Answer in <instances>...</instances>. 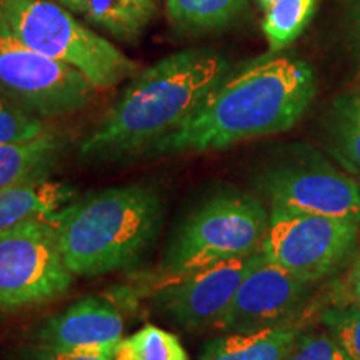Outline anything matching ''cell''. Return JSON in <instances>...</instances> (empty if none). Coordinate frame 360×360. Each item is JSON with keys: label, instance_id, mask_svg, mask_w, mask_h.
Masks as SVG:
<instances>
[{"label": "cell", "instance_id": "5bb4252c", "mask_svg": "<svg viewBox=\"0 0 360 360\" xmlns=\"http://www.w3.org/2000/svg\"><path fill=\"white\" fill-rule=\"evenodd\" d=\"M75 188L49 177L0 191V232L34 219H49L75 199Z\"/></svg>", "mask_w": 360, "mask_h": 360}, {"label": "cell", "instance_id": "4fadbf2b", "mask_svg": "<svg viewBox=\"0 0 360 360\" xmlns=\"http://www.w3.org/2000/svg\"><path fill=\"white\" fill-rule=\"evenodd\" d=\"M67 152V139L49 130L32 141L0 143V191L51 177Z\"/></svg>", "mask_w": 360, "mask_h": 360}, {"label": "cell", "instance_id": "f1b7e54d", "mask_svg": "<svg viewBox=\"0 0 360 360\" xmlns=\"http://www.w3.org/2000/svg\"><path fill=\"white\" fill-rule=\"evenodd\" d=\"M359 182H360V180H359Z\"/></svg>", "mask_w": 360, "mask_h": 360}, {"label": "cell", "instance_id": "9c48e42d", "mask_svg": "<svg viewBox=\"0 0 360 360\" xmlns=\"http://www.w3.org/2000/svg\"><path fill=\"white\" fill-rule=\"evenodd\" d=\"M259 186L270 205L360 224V182L314 152L272 164Z\"/></svg>", "mask_w": 360, "mask_h": 360}, {"label": "cell", "instance_id": "ba28073f", "mask_svg": "<svg viewBox=\"0 0 360 360\" xmlns=\"http://www.w3.org/2000/svg\"><path fill=\"white\" fill-rule=\"evenodd\" d=\"M97 90L74 67L32 51L0 27V94L40 119L80 112Z\"/></svg>", "mask_w": 360, "mask_h": 360}, {"label": "cell", "instance_id": "3957f363", "mask_svg": "<svg viewBox=\"0 0 360 360\" xmlns=\"http://www.w3.org/2000/svg\"><path fill=\"white\" fill-rule=\"evenodd\" d=\"M49 219L70 272L97 277L143 257L160 231L164 200L154 184L137 182L87 193Z\"/></svg>", "mask_w": 360, "mask_h": 360}, {"label": "cell", "instance_id": "d6986e66", "mask_svg": "<svg viewBox=\"0 0 360 360\" xmlns=\"http://www.w3.org/2000/svg\"><path fill=\"white\" fill-rule=\"evenodd\" d=\"M319 0H276L264 11L262 32L269 53H281L304 32Z\"/></svg>", "mask_w": 360, "mask_h": 360}, {"label": "cell", "instance_id": "83f0119b", "mask_svg": "<svg viewBox=\"0 0 360 360\" xmlns=\"http://www.w3.org/2000/svg\"><path fill=\"white\" fill-rule=\"evenodd\" d=\"M359 34H360V11H359Z\"/></svg>", "mask_w": 360, "mask_h": 360}, {"label": "cell", "instance_id": "5b68a950", "mask_svg": "<svg viewBox=\"0 0 360 360\" xmlns=\"http://www.w3.org/2000/svg\"><path fill=\"white\" fill-rule=\"evenodd\" d=\"M267 227L269 212L255 197L238 192L212 195L180 225L164 254L159 282L255 254L262 249Z\"/></svg>", "mask_w": 360, "mask_h": 360}, {"label": "cell", "instance_id": "e0dca14e", "mask_svg": "<svg viewBox=\"0 0 360 360\" xmlns=\"http://www.w3.org/2000/svg\"><path fill=\"white\" fill-rule=\"evenodd\" d=\"M249 0H164L179 32L202 35L222 30L242 15Z\"/></svg>", "mask_w": 360, "mask_h": 360}, {"label": "cell", "instance_id": "6da1fadb", "mask_svg": "<svg viewBox=\"0 0 360 360\" xmlns=\"http://www.w3.org/2000/svg\"><path fill=\"white\" fill-rule=\"evenodd\" d=\"M307 62L267 53L231 74L148 155L222 150L236 143L285 132L299 122L315 97Z\"/></svg>", "mask_w": 360, "mask_h": 360}, {"label": "cell", "instance_id": "9a60e30c", "mask_svg": "<svg viewBox=\"0 0 360 360\" xmlns=\"http://www.w3.org/2000/svg\"><path fill=\"white\" fill-rule=\"evenodd\" d=\"M304 330L297 323L254 334H224L205 345L199 360H289Z\"/></svg>", "mask_w": 360, "mask_h": 360}, {"label": "cell", "instance_id": "7c38bea8", "mask_svg": "<svg viewBox=\"0 0 360 360\" xmlns=\"http://www.w3.org/2000/svg\"><path fill=\"white\" fill-rule=\"evenodd\" d=\"M124 315L114 304L101 297H85L64 312L45 319L30 340L114 357L117 345L124 339Z\"/></svg>", "mask_w": 360, "mask_h": 360}, {"label": "cell", "instance_id": "ac0fdd59", "mask_svg": "<svg viewBox=\"0 0 360 360\" xmlns=\"http://www.w3.org/2000/svg\"><path fill=\"white\" fill-rule=\"evenodd\" d=\"M327 139L335 160L360 177V96L337 98L328 114Z\"/></svg>", "mask_w": 360, "mask_h": 360}, {"label": "cell", "instance_id": "7402d4cb", "mask_svg": "<svg viewBox=\"0 0 360 360\" xmlns=\"http://www.w3.org/2000/svg\"><path fill=\"white\" fill-rule=\"evenodd\" d=\"M44 119L30 114L0 94V143L25 142L49 132Z\"/></svg>", "mask_w": 360, "mask_h": 360}, {"label": "cell", "instance_id": "cb8c5ba5", "mask_svg": "<svg viewBox=\"0 0 360 360\" xmlns=\"http://www.w3.org/2000/svg\"><path fill=\"white\" fill-rule=\"evenodd\" d=\"M17 360H114L112 355L84 352V350L58 349L30 340L17 350Z\"/></svg>", "mask_w": 360, "mask_h": 360}, {"label": "cell", "instance_id": "52a82bcc", "mask_svg": "<svg viewBox=\"0 0 360 360\" xmlns=\"http://www.w3.org/2000/svg\"><path fill=\"white\" fill-rule=\"evenodd\" d=\"M51 219L0 232V310L25 309L64 295L74 282Z\"/></svg>", "mask_w": 360, "mask_h": 360}, {"label": "cell", "instance_id": "603a6c76", "mask_svg": "<svg viewBox=\"0 0 360 360\" xmlns=\"http://www.w3.org/2000/svg\"><path fill=\"white\" fill-rule=\"evenodd\" d=\"M289 360H349V357L326 330H304Z\"/></svg>", "mask_w": 360, "mask_h": 360}, {"label": "cell", "instance_id": "44dd1931", "mask_svg": "<svg viewBox=\"0 0 360 360\" xmlns=\"http://www.w3.org/2000/svg\"><path fill=\"white\" fill-rule=\"evenodd\" d=\"M319 322L349 360H360V302L350 297L337 299L321 309Z\"/></svg>", "mask_w": 360, "mask_h": 360}, {"label": "cell", "instance_id": "277c9868", "mask_svg": "<svg viewBox=\"0 0 360 360\" xmlns=\"http://www.w3.org/2000/svg\"><path fill=\"white\" fill-rule=\"evenodd\" d=\"M0 27L32 51L77 69L97 92L142 70L139 62L56 0H0Z\"/></svg>", "mask_w": 360, "mask_h": 360}, {"label": "cell", "instance_id": "484cf974", "mask_svg": "<svg viewBox=\"0 0 360 360\" xmlns=\"http://www.w3.org/2000/svg\"><path fill=\"white\" fill-rule=\"evenodd\" d=\"M56 2L60 4L69 8L70 12H74L75 15L80 17V12H82V6H84V0H56Z\"/></svg>", "mask_w": 360, "mask_h": 360}, {"label": "cell", "instance_id": "8992f818", "mask_svg": "<svg viewBox=\"0 0 360 360\" xmlns=\"http://www.w3.org/2000/svg\"><path fill=\"white\" fill-rule=\"evenodd\" d=\"M360 224L272 205L262 254L287 272L319 283L354 254Z\"/></svg>", "mask_w": 360, "mask_h": 360}, {"label": "cell", "instance_id": "ffe728a7", "mask_svg": "<svg viewBox=\"0 0 360 360\" xmlns=\"http://www.w3.org/2000/svg\"><path fill=\"white\" fill-rule=\"evenodd\" d=\"M114 360H188V355L172 332L146 326L120 340Z\"/></svg>", "mask_w": 360, "mask_h": 360}, {"label": "cell", "instance_id": "30bf717a", "mask_svg": "<svg viewBox=\"0 0 360 360\" xmlns=\"http://www.w3.org/2000/svg\"><path fill=\"white\" fill-rule=\"evenodd\" d=\"M317 283L262 259L247 274L224 317V334H254L267 328L302 323Z\"/></svg>", "mask_w": 360, "mask_h": 360}, {"label": "cell", "instance_id": "2e32d148", "mask_svg": "<svg viewBox=\"0 0 360 360\" xmlns=\"http://www.w3.org/2000/svg\"><path fill=\"white\" fill-rule=\"evenodd\" d=\"M159 11V0H84L85 24L124 44H135Z\"/></svg>", "mask_w": 360, "mask_h": 360}, {"label": "cell", "instance_id": "7a4b0ae2", "mask_svg": "<svg viewBox=\"0 0 360 360\" xmlns=\"http://www.w3.org/2000/svg\"><path fill=\"white\" fill-rule=\"evenodd\" d=\"M231 62L209 47H192L139 72L79 146L87 162L143 155L172 134L222 80Z\"/></svg>", "mask_w": 360, "mask_h": 360}, {"label": "cell", "instance_id": "4316f807", "mask_svg": "<svg viewBox=\"0 0 360 360\" xmlns=\"http://www.w3.org/2000/svg\"><path fill=\"white\" fill-rule=\"evenodd\" d=\"M276 2V0H257V4H259V7L262 8V11H265V8H267L269 6H272V4Z\"/></svg>", "mask_w": 360, "mask_h": 360}, {"label": "cell", "instance_id": "d4e9b609", "mask_svg": "<svg viewBox=\"0 0 360 360\" xmlns=\"http://www.w3.org/2000/svg\"><path fill=\"white\" fill-rule=\"evenodd\" d=\"M345 283H347V297L360 302V254L355 259L352 267H350Z\"/></svg>", "mask_w": 360, "mask_h": 360}, {"label": "cell", "instance_id": "8fae6325", "mask_svg": "<svg viewBox=\"0 0 360 360\" xmlns=\"http://www.w3.org/2000/svg\"><path fill=\"white\" fill-rule=\"evenodd\" d=\"M262 255L259 250L160 283L152 292L154 309L187 330L217 327L242 281Z\"/></svg>", "mask_w": 360, "mask_h": 360}]
</instances>
